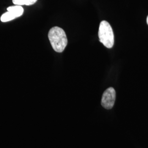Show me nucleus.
<instances>
[{"label":"nucleus","mask_w":148,"mask_h":148,"mask_svg":"<svg viewBox=\"0 0 148 148\" xmlns=\"http://www.w3.org/2000/svg\"><path fill=\"white\" fill-rule=\"evenodd\" d=\"M48 38L53 49L57 52H63L67 46L68 39L66 34L63 29L59 27H53L50 29Z\"/></svg>","instance_id":"nucleus-1"},{"label":"nucleus","mask_w":148,"mask_h":148,"mask_svg":"<svg viewBox=\"0 0 148 148\" xmlns=\"http://www.w3.org/2000/svg\"><path fill=\"white\" fill-rule=\"evenodd\" d=\"M98 36L100 42L108 48H111L114 44V35L110 24L106 21H101L99 27Z\"/></svg>","instance_id":"nucleus-2"},{"label":"nucleus","mask_w":148,"mask_h":148,"mask_svg":"<svg viewBox=\"0 0 148 148\" xmlns=\"http://www.w3.org/2000/svg\"><path fill=\"white\" fill-rule=\"evenodd\" d=\"M7 12L3 13L1 16V21L8 22L14 20L22 16L24 13V9L21 5H15L7 8Z\"/></svg>","instance_id":"nucleus-3"},{"label":"nucleus","mask_w":148,"mask_h":148,"mask_svg":"<svg viewBox=\"0 0 148 148\" xmlns=\"http://www.w3.org/2000/svg\"><path fill=\"white\" fill-rule=\"evenodd\" d=\"M116 99V92L114 88L110 87L104 91L101 101V106L106 109H111L114 106Z\"/></svg>","instance_id":"nucleus-4"},{"label":"nucleus","mask_w":148,"mask_h":148,"mask_svg":"<svg viewBox=\"0 0 148 148\" xmlns=\"http://www.w3.org/2000/svg\"><path fill=\"white\" fill-rule=\"evenodd\" d=\"M37 0H12L13 4L15 5H30L35 4Z\"/></svg>","instance_id":"nucleus-5"},{"label":"nucleus","mask_w":148,"mask_h":148,"mask_svg":"<svg viewBox=\"0 0 148 148\" xmlns=\"http://www.w3.org/2000/svg\"><path fill=\"white\" fill-rule=\"evenodd\" d=\"M147 24L148 25V16H147Z\"/></svg>","instance_id":"nucleus-6"}]
</instances>
